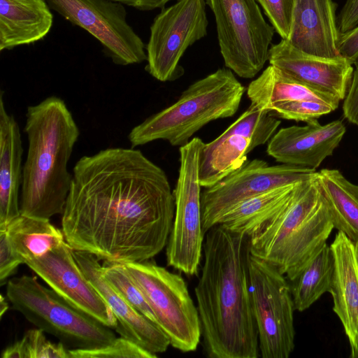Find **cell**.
<instances>
[{"instance_id":"cell-20","label":"cell","mask_w":358,"mask_h":358,"mask_svg":"<svg viewBox=\"0 0 358 358\" xmlns=\"http://www.w3.org/2000/svg\"><path fill=\"white\" fill-rule=\"evenodd\" d=\"M0 92V229L20 216L23 148L20 127L5 106Z\"/></svg>"},{"instance_id":"cell-11","label":"cell","mask_w":358,"mask_h":358,"mask_svg":"<svg viewBox=\"0 0 358 358\" xmlns=\"http://www.w3.org/2000/svg\"><path fill=\"white\" fill-rule=\"evenodd\" d=\"M205 0H177L156 15L145 45V71L155 79L173 81L184 73L179 64L189 47L205 37L208 21Z\"/></svg>"},{"instance_id":"cell-7","label":"cell","mask_w":358,"mask_h":358,"mask_svg":"<svg viewBox=\"0 0 358 358\" xmlns=\"http://www.w3.org/2000/svg\"><path fill=\"white\" fill-rule=\"evenodd\" d=\"M152 310L170 345L182 352L196 350L201 336L196 306L184 279L149 260L124 264Z\"/></svg>"},{"instance_id":"cell-24","label":"cell","mask_w":358,"mask_h":358,"mask_svg":"<svg viewBox=\"0 0 358 358\" xmlns=\"http://www.w3.org/2000/svg\"><path fill=\"white\" fill-rule=\"evenodd\" d=\"M250 141L238 135L219 136L203 144L199 160L201 187L208 188L241 167L250 151Z\"/></svg>"},{"instance_id":"cell-26","label":"cell","mask_w":358,"mask_h":358,"mask_svg":"<svg viewBox=\"0 0 358 358\" xmlns=\"http://www.w3.org/2000/svg\"><path fill=\"white\" fill-rule=\"evenodd\" d=\"M334 269L331 249L324 244L289 281L296 310L304 311L331 288Z\"/></svg>"},{"instance_id":"cell-9","label":"cell","mask_w":358,"mask_h":358,"mask_svg":"<svg viewBox=\"0 0 358 358\" xmlns=\"http://www.w3.org/2000/svg\"><path fill=\"white\" fill-rule=\"evenodd\" d=\"M203 144L195 137L179 148L178 177L173 191L175 214L166 250L168 266L189 276L198 273L205 238L199 173Z\"/></svg>"},{"instance_id":"cell-13","label":"cell","mask_w":358,"mask_h":358,"mask_svg":"<svg viewBox=\"0 0 358 358\" xmlns=\"http://www.w3.org/2000/svg\"><path fill=\"white\" fill-rule=\"evenodd\" d=\"M316 169L282 164L270 166L259 159L245 163L201 193L203 230L206 234L241 201L256 194L315 178Z\"/></svg>"},{"instance_id":"cell-8","label":"cell","mask_w":358,"mask_h":358,"mask_svg":"<svg viewBox=\"0 0 358 358\" xmlns=\"http://www.w3.org/2000/svg\"><path fill=\"white\" fill-rule=\"evenodd\" d=\"M213 13L224 65L243 78H252L268 61L275 32L256 0H205Z\"/></svg>"},{"instance_id":"cell-37","label":"cell","mask_w":358,"mask_h":358,"mask_svg":"<svg viewBox=\"0 0 358 358\" xmlns=\"http://www.w3.org/2000/svg\"><path fill=\"white\" fill-rule=\"evenodd\" d=\"M338 50L352 65L358 60V26L340 34Z\"/></svg>"},{"instance_id":"cell-4","label":"cell","mask_w":358,"mask_h":358,"mask_svg":"<svg viewBox=\"0 0 358 358\" xmlns=\"http://www.w3.org/2000/svg\"><path fill=\"white\" fill-rule=\"evenodd\" d=\"M317 176L296 184L285 203L250 236L252 256L292 280L334 229Z\"/></svg>"},{"instance_id":"cell-21","label":"cell","mask_w":358,"mask_h":358,"mask_svg":"<svg viewBox=\"0 0 358 358\" xmlns=\"http://www.w3.org/2000/svg\"><path fill=\"white\" fill-rule=\"evenodd\" d=\"M52 24L45 0H0V51L43 40Z\"/></svg>"},{"instance_id":"cell-41","label":"cell","mask_w":358,"mask_h":358,"mask_svg":"<svg viewBox=\"0 0 358 358\" xmlns=\"http://www.w3.org/2000/svg\"><path fill=\"white\" fill-rule=\"evenodd\" d=\"M357 126L358 127V124Z\"/></svg>"},{"instance_id":"cell-32","label":"cell","mask_w":358,"mask_h":358,"mask_svg":"<svg viewBox=\"0 0 358 358\" xmlns=\"http://www.w3.org/2000/svg\"><path fill=\"white\" fill-rule=\"evenodd\" d=\"M334 107L315 101H290L275 105L271 112L283 119L306 123L331 113Z\"/></svg>"},{"instance_id":"cell-25","label":"cell","mask_w":358,"mask_h":358,"mask_svg":"<svg viewBox=\"0 0 358 358\" xmlns=\"http://www.w3.org/2000/svg\"><path fill=\"white\" fill-rule=\"evenodd\" d=\"M296 184L277 187L241 201L227 212L219 224L232 232L250 237L259 225L285 203Z\"/></svg>"},{"instance_id":"cell-17","label":"cell","mask_w":358,"mask_h":358,"mask_svg":"<svg viewBox=\"0 0 358 358\" xmlns=\"http://www.w3.org/2000/svg\"><path fill=\"white\" fill-rule=\"evenodd\" d=\"M268 61L289 76L330 93L341 101L346 96L354 71L352 64L343 56L326 58L313 55L286 39L270 47Z\"/></svg>"},{"instance_id":"cell-34","label":"cell","mask_w":358,"mask_h":358,"mask_svg":"<svg viewBox=\"0 0 358 358\" xmlns=\"http://www.w3.org/2000/svg\"><path fill=\"white\" fill-rule=\"evenodd\" d=\"M23 264L14 252L6 229H0V285L7 283V279L13 275L18 266Z\"/></svg>"},{"instance_id":"cell-23","label":"cell","mask_w":358,"mask_h":358,"mask_svg":"<svg viewBox=\"0 0 358 358\" xmlns=\"http://www.w3.org/2000/svg\"><path fill=\"white\" fill-rule=\"evenodd\" d=\"M318 180L334 228L352 241H358V185L349 181L337 169H321Z\"/></svg>"},{"instance_id":"cell-31","label":"cell","mask_w":358,"mask_h":358,"mask_svg":"<svg viewBox=\"0 0 358 358\" xmlns=\"http://www.w3.org/2000/svg\"><path fill=\"white\" fill-rule=\"evenodd\" d=\"M70 358H155L152 354L123 337L116 338L110 344L98 349L69 350Z\"/></svg>"},{"instance_id":"cell-5","label":"cell","mask_w":358,"mask_h":358,"mask_svg":"<svg viewBox=\"0 0 358 358\" xmlns=\"http://www.w3.org/2000/svg\"><path fill=\"white\" fill-rule=\"evenodd\" d=\"M245 91L231 70L218 69L191 84L175 103L134 127L128 135L131 146L156 140L182 146L209 122L232 117Z\"/></svg>"},{"instance_id":"cell-18","label":"cell","mask_w":358,"mask_h":358,"mask_svg":"<svg viewBox=\"0 0 358 358\" xmlns=\"http://www.w3.org/2000/svg\"><path fill=\"white\" fill-rule=\"evenodd\" d=\"M336 8L337 3L334 0H292L289 32L286 40L313 55L341 57Z\"/></svg>"},{"instance_id":"cell-28","label":"cell","mask_w":358,"mask_h":358,"mask_svg":"<svg viewBox=\"0 0 358 358\" xmlns=\"http://www.w3.org/2000/svg\"><path fill=\"white\" fill-rule=\"evenodd\" d=\"M252 103L239 117L227 128L222 136L238 135L250 141V151L269 141L281 122L272 114Z\"/></svg>"},{"instance_id":"cell-14","label":"cell","mask_w":358,"mask_h":358,"mask_svg":"<svg viewBox=\"0 0 358 358\" xmlns=\"http://www.w3.org/2000/svg\"><path fill=\"white\" fill-rule=\"evenodd\" d=\"M73 251L65 240L24 264L71 304L115 329L113 312L78 266Z\"/></svg>"},{"instance_id":"cell-29","label":"cell","mask_w":358,"mask_h":358,"mask_svg":"<svg viewBox=\"0 0 358 358\" xmlns=\"http://www.w3.org/2000/svg\"><path fill=\"white\" fill-rule=\"evenodd\" d=\"M37 328L27 331L23 337L6 347L1 358H70L62 343H52Z\"/></svg>"},{"instance_id":"cell-19","label":"cell","mask_w":358,"mask_h":358,"mask_svg":"<svg viewBox=\"0 0 358 358\" xmlns=\"http://www.w3.org/2000/svg\"><path fill=\"white\" fill-rule=\"evenodd\" d=\"M334 269L329 293L333 310L339 318L348 338L350 357L358 358V266L355 244L338 231L330 245Z\"/></svg>"},{"instance_id":"cell-35","label":"cell","mask_w":358,"mask_h":358,"mask_svg":"<svg viewBox=\"0 0 358 358\" xmlns=\"http://www.w3.org/2000/svg\"><path fill=\"white\" fill-rule=\"evenodd\" d=\"M343 113L350 123L358 124V60L355 64L352 80L343 99Z\"/></svg>"},{"instance_id":"cell-27","label":"cell","mask_w":358,"mask_h":358,"mask_svg":"<svg viewBox=\"0 0 358 358\" xmlns=\"http://www.w3.org/2000/svg\"><path fill=\"white\" fill-rule=\"evenodd\" d=\"M6 229L14 252L23 264L43 255L66 240L62 230L48 219L20 215Z\"/></svg>"},{"instance_id":"cell-38","label":"cell","mask_w":358,"mask_h":358,"mask_svg":"<svg viewBox=\"0 0 358 358\" xmlns=\"http://www.w3.org/2000/svg\"><path fill=\"white\" fill-rule=\"evenodd\" d=\"M136 8L141 11H150L162 9L166 4L172 0H110Z\"/></svg>"},{"instance_id":"cell-22","label":"cell","mask_w":358,"mask_h":358,"mask_svg":"<svg viewBox=\"0 0 358 358\" xmlns=\"http://www.w3.org/2000/svg\"><path fill=\"white\" fill-rule=\"evenodd\" d=\"M250 102L262 110L271 112L278 103L290 101L310 100L327 103L338 108L336 96L301 83L269 65L247 88Z\"/></svg>"},{"instance_id":"cell-12","label":"cell","mask_w":358,"mask_h":358,"mask_svg":"<svg viewBox=\"0 0 358 358\" xmlns=\"http://www.w3.org/2000/svg\"><path fill=\"white\" fill-rule=\"evenodd\" d=\"M45 1L51 10L94 37L115 64L146 61L145 43L127 22L124 5L110 0Z\"/></svg>"},{"instance_id":"cell-15","label":"cell","mask_w":358,"mask_h":358,"mask_svg":"<svg viewBox=\"0 0 358 358\" xmlns=\"http://www.w3.org/2000/svg\"><path fill=\"white\" fill-rule=\"evenodd\" d=\"M73 254L85 276L113 312L117 320L115 330L120 336L152 354L164 352L171 345L169 337L157 324L131 307L105 280L100 260L87 252L73 250Z\"/></svg>"},{"instance_id":"cell-2","label":"cell","mask_w":358,"mask_h":358,"mask_svg":"<svg viewBox=\"0 0 358 358\" xmlns=\"http://www.w3.org/2000/svg\"><path fill=\"white\" fill-rule=\"evenodd\" d=\"M206 234L204 263L194 289L205 352L211 358H257L250 237L221 224Z\"/></svg>"},{"instance_id":"cell-10","label":"cell","mask_w":358,"mask_h":358,"mask_svg":"<svg viewBox=\"0 0 358 358\" xmlns=\"http://www.w3.org/2000/svg\"><path fill=\"white\" fill-rule=\"evenodd\" d=\"M250 289L262 358H288L294 348L289 284L275 266L250 254Z\"/></svg>"},{"instance_id":"cell-16","label":"cell","mask_w":358,"mask_h":358,"mask_svg":"<svg viewBox=\"0 0 358 358\" xmlns=\"http://www.w3.org/2000/svg\"><path fill=\"white\" fill-rule=\"evenodd\" d=\"M345 132L341 120L321 124L313 120L304 126L279 129L269 140L266 152L278 162L317 169L332 155Z\"/></svg>"},{"instance_id":"cell-30","label":"cell","mask_w":358,"mask_h":358,"mask_svg":"<svg viewBox=\"0 0 358 358\" xmlns=\"http://www.w3.org/2000/svg\"><path fill=\"white\" fill-rule=\"evenodd\" d=\"M101 272L105 280L131 307L157 324L152 310L140 289L128 274L124 264L103 261Z\"/></svg>"},{"instance_id":"cell-1","label":"cell","mask_w":358,"mask_h":358,"mask_svg":"<svg viewBox=\"0 0 358 358\" xmlns=\"http://www.w3.org/2000/svg\"><path fill=\"white\" fill-rule=\"evenodd\" d=\"M174 214L164 170L138 149L110 148L76 163L62 230L99 260L143 262L166 245Z\"/></svg>"},{"instance_id":"cell-33","label":"cell","mask_w":358,"mask_h":358,"mask_svg":"<svg viewBox=\"0 0 358 358\" xmlns=\"http://www.w3.org/2000/svg\"><path fill=\"white\" fill-rule=\"evenodd\" d=\"M282 39H287L291 23L292 0H256Z\"/></svg>"},{"instance_id":"cell-6","label":"cell","mask_w":358,"mask_h":358,"mask_svg":"<svg viewBox=\"0 0 358 358\" xmlns=\"http://www.w3.org/2000/svg\"><path fill=\"white\" fill-rule=\"evenodd\" d=\"M6 296L13 309L68 349L101 348L117 338L112 328L42 285L36 277L24 275L9 280Z\"/></svg>"},{"instance_id":"cell-3","label":"cell","mask_w":358,"mask_h":358,"mask_svg":"<svg viewBox=\"0 0 358 358\" xmlns=\"http://www.w3.org/2000/svg\"><path fill=\"white\" fill-rule=\"evenodd\" d=\"M24 131L28 140L20 196V214L48 219L62 214L73 175L68 162L80 136L64 101L51 96L29 106Z\"/></svg>"},{"instance_id":"cell-39","label":"cell","mask_w":358,"mask_h":358,"mask_svg":"<svg viewBox=\"0 0 358 358\" xmlns=\"http://www.w3.org/2000/svg\"><path fill=\"white\" fill-rule=\"evenodd\" d=\"M8 303L6 300V298L3 297V294H1L0 299V317H2L3 315L6 313L7 310L8 309Z\"/></svg>"},{"instance_id":"cell-40","label":"cell","mask_w":358,"mask_h":358,"mask_svg":"<svg viewBox=\"0 0 358 358\" xmlns=\"http://www.w3.org/2000/svg\"><path fill=\"white\" fill-rule=\"evenodd\" d=\"M354 244H355V258H356V262H357V266H358V241L354 242Z\"/></svg>"},{"instance_id":"cell-36","label":"cell","mask_w":358,"mask_h":358,"mask_svg":"<svg viewBox=\"0 0 358 358\" xmlns=\"http://www.w3.org/2000/svg\"><path fill=\"white\" fill-rule=\"evenodd\" d=\"M340 34L358 26V0H346L337 15Z\"/></svg>"}]
</instances>
